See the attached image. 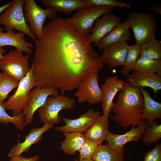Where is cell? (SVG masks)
Returning a JSON list of instances; mask_svg holds the SVG:
<instances>
[{
    "instance_id": "cell-24",
    "label": "cell",
    "mask_w": 161,
    "mask_h": 161,
    "mask_svg": "<svg viewBox=\"0 0 161 161\" xmlns=\"http://www.w3.org/2000/svg\"><path fill=\"white\" fill-rule=\"evenodd\" d=\"M65 139L60 143V148L66 154L75 155L81 148L85 138L83 133L63 132Z\"/></svg>"
},
{
    "instance_id": "cell-19",
    "label": "cell",
    "mask_w": 161,
    "mask_h": 161,
    "mask_svg": "<svg viewBox=\"0 0 161 161\" xmlns=\"http://www.w3.org/2000/svg\"><path fill=\"white\" fill-rule=\"evenodd\" d=\"M3 28L0 25V48L10 46L16 49L30 55L33 53L32 48L33 44L27 41L24 38L25 34L22 32L15 33L13 30L3 32Z\"/></svg>"
},
{
    "instance_id": "cell-3",
    "label": "cell",
    "mask_w": 161,
    "mask_h": 161,
    "mask_svg": "<svg viewBox=\"0 0 161 161\" xmlns=\"http://www.w3.org/2000/svg\"><path fill=\"white\" fill-rule=\"evenodd\" d=\"M126 19L133 31L136 44L140 45L155 36L157 25L153 14L133 11L129 13Z\"/></svg>"
},
{
    "instance_id": "cell-22",
    "label": "cell",
    "mask_w": 161,
    "mask_h": 161,
    "mask_svg": "<svg viewBox=\"0 0 161 161\" xmlns=\"http://www.w3.org/2000/svg\"><path fill=\"white\" fill-rule=\"evenodd\" d=\"M144 98V107L141 117L147 121V126H150L157 119H161V103L154 100L147 90L138 87Z\"/></svg>"
},
{
    "instance_id": "cell-32",
    "label": "cell",
    "mask_w": 161,
    "mask_h": 161,
    "mask_svg": "<svg viewBox=\"0 0 161 161\" xmlns=\"http://www.w3.org/2000/svg\"><path fill=\"white\" fill-rule=\"evenodd\" d=\"M99 145L86 139L80 150L79 159H90Z\"/></svg>"
},
{
    "instance_id": "cell-39",
    "label": "cell",
    "mask_w": 161,
    "mask_h": 161,
    "mask_svg": "<svg viewBox=\"0 0 161 161\" xmlns=\"http://www.w3.org/2000/svg\"><path fill=\"white\" fill-rule=\"evenodd\" d=\"M74 161H94L92 159H75Z\"/></svg>"
},
{
    "instance_id": "cell-37",
    "label": "cell",
    "mask_w": 161,
    "mask_h": 161,
    "mask_svg": "<svg viewBox=\"0 0 161 161\" xmlns=\"http://www.w3.org/2000/svg\"><path fill=\"white\" fill-rule=\"evenodd\" d=\"M12 1H11L9 3L5 4L4 5L0 7V13H1L4 10H5L6 9L10 6L12 4Z\"/></svg>"
},
{
    "instance_id": "cell-28",
    "label": "cell",
    "mask_w": 161,
    "mask_h": 161,
    "mask_svg": "<svg viewBox=\"0 0 161 161\" xmlns=\"http://www.w3.org/2000/svg\"><path fill=\"white\" fill-rule=\"evenodd\" d=\"M140 45L135 44L129 46L125 62L120 72L123 76H126L135 68L137 60L140 56Z\"/></svg>"
},
{
    "instance_id": "cell-6",
    "label": "cell",
    "mask_w": 161,
    "mask_h": 161,
    "mask_svg": "<svg viewBox=\"0 0 161 161\" xmlns=\"http://www.w3.org/2000/svg\"><path fill=\"white\" fill-rule=\"evenodd\" d=\"M23 9L25 21L29 24L30 30L38 39L42 35L43 25L46 19L53 20L57 15V12L52 8L43 9L34 0H24Z\"/></svg>"
},
{
    "instance_id": "cell-1",
    "label": "cell",
    "mask_w": 161,
    "mask_h": 161,
    "mask_svg": "<svg viewBox=\"0 0 161 161\" xmlns=\"http://www.w3.org/2000/svg\"><path fill=\"white\" fill-rule=\"evenodd\" d=\"M88 37L61 18L44 26L42 36L34 41L31 66L37 86L59 89L64 94L77 89L87 75L102 69L101 57Z\"/></svg>"
},
{
    "instance_id": "cell-33",
    "label": "cell",
    "mask_w": 161,
    "mask_h": 161,
    "mask_svg": "<svg viewBox=\"0 0 161 161\" xmlns=\"http://www.w3.org/2000/svg\"><path fill=\"white\" fill-rule=\"evenodd\" d=\"M89 6H109L118 7L123 9L129 8L130 6L127 3L114 0H83Z\"/></svg>"
},
{
    "instance_id": "cell-35",
    "label": "cell",
    "mask_w": 161,
    "mask_h": 161,
    "mask_svg": "<svg viewBox=\"0 0 161 161\" xmlns=\"http://www.w3.org/2000/svg\"><path fill=\"white\" fill-rule=\"evenodd\" d=\"M39 159V157L38 155L27 158L20 155L11 157L9 161H38Z\"/></svg>"
},
{
    "instance_id": "cell-29",
    "label": "cell",
    "mask_w": 161,
    "mask_h": 161,
    "mask_svg": "<svg viewBox=\"0 0 161 161\" xmlns=\"http://www.w3.org/2000/svg\"><path fill=\"white\" fill-rule=\"evenodd\" d=\"M3 102L0 103V124L7 125L10 123L13 124L20 130L22 131L28 124L25 122L22 113L15 116H10L6 112Z\"/></svg>"
},
{
    "instance_id": "cell-30",
    "label": "cell",
    "mask_w": 161,
    "mask_h": 161,
    "mask_svg": "<svg viewBox=\"0 0 161 161\" xmlns=\"http://www.w3.org/2000/svg\"><path fill=\"white\" fill-rule=\"evenodd\" d=\"M19 81L4 72H0V103L8 98L10 92L17 87Z\"/></svg>"
},
{
    "instance_id": "cell-7",
    "label": "cell",
    "mask_w": 161,
    "mask_h": 161,
    "mask_svg": "<svg viewBox=\"0 0 161 161\" xmlns=\"http://www.w3.org/2000/svg\"><path fill=\"white\" fill-rule=\"evenodd\" d=\"M36 86L37 84L33 75L32 68L31 67L26 76L19 81L15 93L7 101L3 102L5 109L12 110L13 116L21 114L30 103L29 92Z\"/></svg>"
},
{
    "instance_id": "cell-15",
    "label": "cell",
    "mask_w": 161,
    "mask_h": 161,
    "mask_svg": "<svg viewBox=\"0 0 161 161\" xmlns=\"http://www.w3.org/2000/svg\"><path fill=\"white\" fill-rule=\"evenodd\" d=\"M126 76V82L132 87H148L151 88L155 95L161 89V77L157 73L143 72L136 69Z\"/></svg>"
},
{
    "instance_id": "cell-21",
    "label": "cell",
    "mask_w": 161,
    "mask_h": 161,
    "mask_svg": "<svg viewBox=\"0 0 161 161\" xmlns=\"http://www.w3.org/2000/svg\"><path fill=\"white\" fill-rule=\"evenodd\" d=\"M109 115L99 116L93 124L84 134L85 139L99 145L102 144L110 132L109 118Z\"/></svg>"
},
{
    "instance_id": "cell-16",
    "label": "cell",
    "mask_w": 161,
    "mask_h": 161,
    "mask_svg": "<svg viewBox=\"0 0 161 161\" xmlns=\"http://www.w3.org/2000/svg\"><path fill=\"white\" fill-rule=\"evenodd\" d=\"M147 126L146 124L137 126H132L129 131L122 134H114L109 132L105 140L107 142V145L111 148L119 151L128 142L139 141Z\"/></svg>"
},
{
    "instance_id": "cell-26",
    "label": "cell",
    "mask_w": 161,
    "mask_h": 161,
    "mask_svg": "<svg viewBox=\"0 0 161 161\" xmlns=\"http://www.w3.org/2000/svg\"><path fill=\"white\" fill-rule=\"evenodd\" d=\"M140 47V56L153 60L161 59V41L155 36Z\"/></svg>"
},
{
    "instance_id": "cell-34",
    "label": "cell",
    "mask_w": 161,
    "mask_h": 161,
    "mask_svg": "<svg viewBox=\"0 0 161 161\" xmlns=\"http://www.w3.org/2000/svg\"><path fill=\"white\" fill-rule=\"evenodd\" d=\"M143 161H161V145L157 143L154 148L146 153Z\"/></svg>"
},
{
    "instance_id": "cell-25",
    "label": "cell",
    "mask_w": 161,
    "mask_h": 161,
    "mask_svg": "<svg viewBox=\"0 0 161 161\" xmlns=\"http://www.w3.org/2000/svg\"><path fill=\"white\" fill-rule=\"evenodd\" d=\"M125 148L119 151L111 148L107 145H99L93 155L94 161H124Z\"/></svg>"
},
{
    "instance_id": "cell-14",
    "label": "cell",
    "mask_w": 161,
    "mask_h": 161,
    "mask_svg": "<svg viewBox=\"0 0 161 161\" xmlns=\"http://www.w3.org/2000/svg\"><path fill=\"white\" fill-rule=\"evenodd\" d=\"M125 82L118 76L106 77L101 86L103 98L101 108L103 114H110L115 103L113 102L117 93L122 89Z\"/></svg>"
},
{
    "instance_id": "cell-18",
    "label": "cell",
    "mask_w": 161,
    "mask_h": 161,
    "mask_svg": "<svg viewBox=\"0 0 161 161\" xmlns=\"http://www.w3.org/2000/svg\"><path fill=\"white\" fill-rule=\"evenodd\" d=\"M53 125L45 123L41 128L32 129L29 134L24 138V141L20 143L19 140L16 145H14L8 154L10 158L21 155L24 152H28L30 147L33 144L38 143L41 140L43 134L48 130L53 128Z\"/></svg>"
},
{
    "instance_id": "cell-27",
    "label": "cell",
    "mask_w": 161,
    "mask_h": 161,
    "mask_svg": "<svg viewBox=\"0 0 161 161\" xmlns=\"http://www.w3.org/2000/svg\"><path fill=\"white\" fill-rule=\"evenodd\" d=\"M134 69L143 72L157 73L161 77V59L153 60L140 56Z\"/></svg>"
},
{
    "instance_id": "cell-17",
    "label": "cell",
    "mask_w": 161,
    "mask_h": 161,
    "mask_svg": "<svg viewBox=\"0 0 161 161\" xmlns=\"http://www.w3.org/2000/svg\"><path fill=\"white\" fill-rule=\"evenodd\" d=\"M129 45L126 42L114 43L103 49L101 57L102 61L110 67L123 66L125 64Z\"/></svg>"
},
{
    "instance_id": "cell-4",
    "label": "cell",
    "mask_w": 161,
    "mask_h": 161,
    "mask_svg": "<svg viewBox=\"0 0 161 161\" xmlns=\"http://www.w3.org/2000/svg\"><path fill=\"white\" fill-rule=\"evenodd\" d=\"M113 7L89 6L78 10L73 16L64 19L77 31L89 37L95 21L104 14L111 13Z\"/></svg>"
},
{
    "instance_id": "cell-38",
    "label": "cell",
    "mask_w": 161,
    "mask_h": 161,
    "mask_svg": "<svg viewBox=\"0 0 161 161\" xmlns=\"http://www.w3.org/2000/svg\"><path fill=\"white\" fill-rule=\"evenodd\" d=\"M5 50L2 48H0V59L2 58L3 54L5 52Z\"/></svg>"
},
{
    "instance_id": "cell-5",
    "label": "cell",
    "mask_w": 161,
    "mask_h": 161,
    "mask_svg": "<svg viewBox=\"0 0 161 161\" xmlns=\"http://www.w3.org/2000/svg\"><path fill=\"white\" fill-rule=\"evenodd\" d=\"M75 103V98H70L64 94L48 97L45 103L38 109L40 122L44 124L53 125L60 123L61 119L58 115L59 112L63 110L71 109Z\"/></svg>"
},
{
    "instance_id": "cell-36",
    "label": "cell",
    "mask_w": 161,
    "mask_h": 161,
    "mask_svg": "<svg viewBox=\"0 0 161 161\" xmlns=\"http://www.w3.org/2000/svg\"><path fill=\"white\" fill-rule=\"evenodd\" d=\"M148 9L151 11L159 15H161V5L160 4H157L155 5L149 6Z\"/></svg>"
},
{
    "instance_id": "cell-23",
    "label": "cell",
    "mask_w": 161,
    "mask_h": 161,
    "mask_svg": "<svg viewBox=\"0 0 161 161\" xmlns=\"http://www.w3.org/2000/svg\"><path fill=\"white\" fill-rule=\"evenodd\" d=\"M41 3L44 6L51 7L57 12L66 14L89 6L83 0H42Z\"/></svg>"
},
{
    "instance_id": "cell-9",
    "label": "cell",
    "mask_w": 161,
    "mask_h": 161,
    "mask_svg": "<svg viewBox=\"0 0 161 161\" xmlns=\"http://www.w3.org/2000/svg\"><path fill=\"white\" fill-rule=\"evenodd\" d=\"M29 54L24 55L22 52L9 50L0 59V69L11 77L20 81L24 78L31 69L28 62Z\"/></svg>"
},
{
    "instance_id": "cell-13",
    "label": "cell",
    "mask_w": 161,
    "mask_h": 161,
    "mask_svg": "<svg viewBox=\"0 0 161 161\" xmlns=\"http://www.w3.org/2000/svg\"><path fill=\"white\" fill-rule=\"evenodd\" d=\"M100 18L96 20L91 31L92 33L88 37L89 42L91 44L94 42L96 45L123 20L122 18L111 13H105Z\"/></svg>"
},
{
    "instance_id": "cell-20",
    "label": "cell",
    "mask_w": 161,
    "mask_h": 161,
    "mask_svg": "<svg viewBox=\"0 0 161 161\" xmlns=\"http://www.w3.org/2000/svg\"><path fill=\"white\" fill-rule=\"evenodd\" d=\"M130 28L129 23L126 19L120 22L99 41L97 45L99 49L102 51L112 44L130 40L131 38L129 31Z\"/></svg>"
},
{
    "instance_id": "cell-11",
    "label": "cell",
    "mask_w": 161,
    "mask_h": 161,
    "mask_svg": "<svg viewBox=\"0 0 161 161\" xmlns=\"http://www.w3.org/2000/svg\"><path fill=\"white\" fill-rule=\"evenodd\" d=\"M59 94L57 89L53 88L36 86L31 89L29 93V104L22 112L26 122L28 124H32L35 112L45 103L48 97L50 95L56 96Z\"/></svg>"
},
{
    "instance_id": "cell-10",
    "label": "cell",
    "mask_w": 161,
    "mask_h": 161,
    "mask_svg": "<svg viewBox=\"0 0 161 161\" xmlns=\"http://www.w3.org/2000/svg\"><path fill=\"white\" fill-rule=\"evenodd\" d=\"M98 73L86 76L81 81L74 96L79 103L86 102L91 105L101 102L103 94L99 86Z\"/></svg>"
},
{
    "instance_id": "cell-2",
    "label": "cell",
    "mask_w": 161,
    "mask_h": 161,
    "mask_svg": "<svg viewBox=\"0 0 161 161\" xmlns=\"http://www.w3.org/2000/svg\"><path fill=\"white\" fill-rule=\"evenodd\" d=\"M144 102L138 87L130 86L125 82L112 109L115 114L111 115L110 117L124 129L131 126L145 125L146 120L141 117Z\"/></svg>"
},
{
    "instance_id": "cell-31",
    "label": "cell",
    "mask_w": 161,
    "mask_h": 161,
    "mask_svg": "<svg viewBox=\"0 0 161 161\" xmlns=\"http://www.w3.org/2000/svg\"><path fill=\"white\" fill-rule=\"evenodd\" d=\"M142 141L148 145L157 143L161 138V124L156 120L150 126H147L142 137Z\"/></svg>"
},
{
    "instance_id": "cell-8",
    "label": "cell",
    "mask_w": 161,
    "mask_h": 161,
    "mask_svg": "<svg viewBox=\"0 0 161 161\" xmlns=\"http://www.w3.org/2000/svg\"><path fill=\"white\" fill-rule=\"evenodd\" d=\"M24 0H13L10 5L0 16V25H3L6 32L15 29L30 37L37 38L31 32L26 22L23 10Z\"/></svg>"
},
{
    "instance_id": "cell-12",
    "label": "cell",
    "mask_w": 161,
    "mask_h": 161,
    "mask_svg": "<svg viewBox=\"0 0 161 161\" xmlns=\"http://www.w3.org/2000/svg\"><path fill=\"white\" fill-rule=\"evenodd\" d=\"M100 114V112L99 111H95L92 109H90L83 114H80L77 119H71L62 117L61 119L65 125L55 128L57 131L62 132L83 133L93 124Z\"/></svg>"
}]
</instances>
